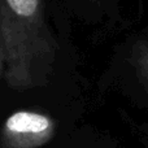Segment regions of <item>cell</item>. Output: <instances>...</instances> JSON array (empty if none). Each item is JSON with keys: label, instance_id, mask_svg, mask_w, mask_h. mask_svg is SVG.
<instances>
[{"label": "cell", "instance_id": "cell-1", "mask_svg": "<svg viewBox=\"0 0 148 148\" xmlns=\"http://www.w3.org/2000/svg\"><path fill=\"white\" fill-rule=\"evenodd\" d=\"M66 13L49 0H0V43L5 83L23 91L44 87L61 51L55 16Z\"/></svg>", "mask_w": 148, "mask_h": 148}, {"label": "cell", "instance_id": "cell-2", "mask_svg": "<svg viewBox=\"0 0 148 148\" xmlns=\"http://www.w3.org/2000/svg\"><path fill=\"white\" fill-rule=\"evenodd\" d=\"M55 133L49 116L18 110L5 120L0 133V148H38L48 143Z\"/></svg>", "mask_w": 148, "mask_h": 148}, {"label": "cell", "instance_id": "cell-3", "mask_svg": "<svg viewBox=\"0 0 148 148\" xmlns=\"http://www.w3.org/2000/svg\"><path fill=\"white\" fill-rule=\"evenodd\" d=\"M66 13L88 23L114 21L120 14V0H61Z\"/></svg>", "mask_w": 148, "mask_h": 148}, {"label": "cell", "instance_id": "cell-4", "mask_svg": "<svg viewBox=\"0 0 148 148\" xmlns=\"http://www.w3.org/2000/svg\"><path fill=\"white\" fill-rule=\"evenodd\" d=\"M130 61L138 79L148 91V40L138 39L134 42L130 49Z\"/></svg>", "mask_w": 148, "mask_h": 148}, {"label": "cell", "instance_id": "cell-5", "mask_svg": "<svg viewBox=\"0 0 148 148\" xmlns=\"http://www.w3.org/2000/svg\"><path fill=\"white\" fill-rule=\"evenodd\" d=\"M5 74V60H4V52L1 48V43H0V79L4 78Z\"/></svg>", "mask_w": 148, "mask_h": 148}]
</instances>
